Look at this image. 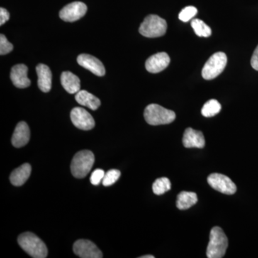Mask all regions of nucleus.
Returning <instances> with one entry per match:
<instances>
[{"label": "nucleus", "mask_w": 258, "mask_h": 258, "mask_svg": "<svg viewBox=\"0 0 258 258\" xmlns=\"http://www.w3.org/2000/svg\"><path fill=\"white\" fill-rule=\"evenodd\" d=\"M18 243L32 257L45 258L48 253L45 244L32 232H25L19 236Z\"/></svg>", "instance_id": "obj_1"}, {"label": "nucleus", "mask_w": 258, "mask_h": 258, "mask_svg": "<svg viewBox=\"0 0 258 258\" xmlns=\"http://www.w3.org/2000/svg\"><path fill=\"white\" fill-rule=\"evenodd\" d=\"M228 247V239L220 227H214L210 232V242L207 249L208 258L224 257Z\"/></svg>", "instance_id": "obj_2"}, {"label": "nucleus", "mask_w": 258, "mask_h": 258, "mask_svg": "<svg viewBox=\"0 0 258 258\" xmlns=\"http://www.w3.org/2000/svg\"><path fill=\"white\" fill-rule=\"evenodd\" d=\"M144 118L149 125L169 124L176 118V113L158 104H150L145 108Z\"/></svg>", "instance_id": "obj_3"}, {"label": "nucleus", "mask_w": 258, "mask_h": 258, "mask_svg": "<svg viewBox=\"0 0 258 258\" xmlns=\"http://www.w3.org/2000/svg\"><path fill=\"white\" fill-rule=\"evenodd\" d=\"M94 162L95 157L92 152L88 150L81 151L74 156L71 161V173L75 177L83 179L91 170Z\"/></svg>", "instance_id": "obj_4"}, {"label": "nucleus", "mask_w": 258, "mask_h": 258, "mask_svg": "<svg viewBox=\"0 0 258 258\" xmlns=\"http://www.w3.org/2000/svg\"><path fill=\"white\" fill-rule=\"evenodd\" d=\"M167 23L164 19L156 15H150L141 24L139 32L144 37L154 38L165 35Z\"/></svg>", "instance_id": "obj_5"}, {"label": "nucleus", "mask_w": 258, "mask_h": 258, "mask_svg": "<svg viewBox=\"0 0 258 258\" xmlns=\"http://www.w3.org/2000/svg\"><path fill=\"white\" fill-rule=\"evenodd\" d=\"M227 62V57L225 52H217L208 59L204 66L202 76L205 80H212L223 72Z\"/></svg>", "instance_id": "obj_6"}, {"label": "nucleus", "mask_w": 258, "mask_h": 258, "mask_svg": "<svg viewBox=\"0 0 258 258\" xmlns=\"http://www.w3.org/2000/svg\"><path fill=\"white\" fill-rule=\"evenodd\" d=\"M208 184L214 189L225 195H234L237 191L235 183L228 177L222 174H210L208 178Z\"/></svg>", "instance_id": "obj_7"}, {"label": "nucleus", "mask_w": 258, "mask_h": 258, "mask_svg": "<svg viewBox=\"0 0 258 258\" xmlns=\"http://www.w3.org/2000/svg\"><path fill=\"white\" fill-rule=\"evenodd\" d=\"M87 10V6L84 3L81 2H74L64 6L60 10L59 15L63 21L72 23L82 18L86 15Z\"/></svg>", "instance_id": "obj_8"}, {"label": "nucleus", "mask_w": 258, "mask_h": 258, "mask_svg": "<svg viewBox=\"0 0 258 258\" xmlns=\"http://www.w3.org/2000/svg\"><path fill=\"white\" fill-rule=\"evenodd\" d=\"M71 119L75 126L81 130H91L96 125L92 115L80 107H76L71 111Z\"/></svg>", "instance_id": "obj_9"}, {"label": "nucleus", "mask_w": 258, "mask_h": 258, "mask_svg": "<svg viewBox=\"0 0 258 258\" xmlns=\"http://www.w3.org/2000/svg\"><path fill=\"white\" fill-rule=\"evenodd\" d=\"M74 252L82 258H102L103 254L98 247L91 241L79 240L74 244Z\"/></svg>", "instance_id": "obj_10"}, {"label": "nucleus", "mask_w": 258, "mask_h": 258, "mask_svg": "<svg viewBox=\"0 0 258 258\" xmlns=\"http://www.w3.org/2000/svg\"><path fill=\"white\" fill-rule=\"evenodd\" d=\"M170 57L166 52H158L149 57L146 61V69L152 74H158L166 69L170 63Z\"/></svg>", "instance_id": "obj_11"}, {"label": "nucleus", "mask_w": 258, "mask_h": 258, "mask_svg": "<svg viewBox=\"0 0 258 258\" xmlns=\"http://www.w3.org/2000/svg\"><path fill=\"white\" fill-rule=\"evenodd\" d=\"M77 62L84 69L91 71L97 76H103L106 74V69L101 60L94 56L88 54H81L78 57Z\"/></svg>", "instance_id": "obj_12"}, {"label": "nucleus", "mask_w": 258, "mask_h": 258, "mask_svg": "<svg viewBox=\"0 0 258 258\" xmlns=\"http://www.w3.org/2000/svg\"><path fill=\"white\" fill-rule=\"evenodd\" d=\"M28 67L24 64H18L13 67L10 79L15 87L25 88L30 86L31 82L28 77Z\"/></svg>", "instance_id": "obj_13"}, {"label": "nucleus", "mask_w": 258, "mask_h": 258, "mask_svg": "<svg viewBox=\"0 0 258 258\" xmlns=\"http://www.w3.org/2000/svg\"><path fill=\"white\" fill-rule=\"evenodd\" d=\"M182 143L186 148L203 149L205 146V139L203 132L187 128L183 136Z\"/></svg>", "instance_id": "obj_14"}, {"label": "nucleus", "mask_w": 258, "mask_h": 258, "mask_svg": "<svg viewBox=\"0 0 258 258\" xmlns=\"http://www.w3.org/2000/svg\"><path fill=\"white\" fill-rule=\"evenodd\" d=\"M30 131L25 122L21 121L17 125L12 138V144L16 148H21L26 145L30 141Z\"/></svg>", "instance_id": "obj_15"}, {"label": "nucleus", "mask_w": 258, "mask_h": 258, "mask_svg": "<svg viewBox=\"0 0 258 258\" xmlns=\"http://www.w3.org/2000/svg\"><path fill=\"white\" fill-rule=\"evenodd\" d=\"M36 72L38 76V87L44 93L50 91L52 87V73L48 66L45 64H37Z\"/></svg>", "instance_id": "obj_16"}, {"label": "nucleus", "mask_w": 258, "mask_h": 258, "mask_svg": "<svg viewBox=\"0 0 258 258\" xmlns=\"http://www.w3.org/2000/svg\"><path fill=\"white\" fill-rule=\"evenodd\" d=\"M60 81L62 87L70 94L77 93L81 89L79 78L69 71H66L61 74Z\"/></svg>", "instance_id": "obj_17"}, {"label": "nucleus", "mask_w": 258, "mask_h": 258, "mask_svg": "<svg viewBox=\"0 0 258 258\" xmlns=\"http://www.w3.org/2000/svg\"><path fill=\"white\" fill-rule=\"evenodd\" d=\"M31 171V166L28 163H25L20 167L15 169L12 172L10 177L12 184L15 186H20L25 184L30 177Z\"/></svg>", "instance_id": "obj_18"}, {"label": "nucleus", "mask_w": 258, "mask_h": 258, "mask_svg": "<svg viewBox=\"0 0 258 258\" xmlns=\"http://www.w3.org/2000/svg\"><path fill=\"white\" fill-rule=\"evenodd\" d=\"M76 100L80 105L88 107L93 111H96L101 106L99 98L86 91H80L76 93Z\"/></svg>", "instance_id": "obj_19"}, {"label": "nucleus", "mask_w": 258, "mask_h": 258, "mask_svg": "<svg viewBox=\"0 0 258 258\" xmlns=\"http://www.w3.org/2000/svg\"><path fill=\"white\" fill-rule=\"evenodd\" d=\"M198 198L196 193L191 191H181L176 200V207L179 210H188L198 203Z\"/></svg>", "instance_id": "obj_20"}, {"label": "nucleus", "mask_w": 258, "mask_h": 258, "mask_svg": "<svg viewBox=\"0 0 258 258\" xmlns=\"http://www.w3.org/2000/svg\"><path fill=\"white\" fill-rule=\"evenodd\" d=\"M221 109V104L217 100H210L206 103H205L203 108H202V114L203 116L210 118V117L215 116V115L218 114Z\"/></svg>", "instance_id": "obj_21"}, {"label": "nucleus", "mask_w": 258, "mask_h": 258, "mask_svg": "<svg viewBox=\"0 0 258 258\" xmlns=\"http://www.w3.org/2000/svg\"><path fill=\"white\" fill-rule=\"evenodd\" d=\"M191 25L195 34L199 37H208L212 35L211 28L200 19H194Z\"/></svg>", "instance_id": "obj_22"}, {"label": "nucleus", "mask_w": 258, "mask_h": 258, "mask_svg": "<svg viewBox=\"0 0 258 258\" xmlns=\"http://www.w3.org/2000/svg\"><path fill=\"white\" fill-rule=\"evenodd\" d=\"M171 184L170 180L166 177H161L157 179L153 184L152 189L154 193L157 195H161L171 189Z\"/></svg>", "instance_id": "obj_23"}, {"label": "nucleus", "mask_w": 258, "mask_h": 258, "mask_svg": "<svg viewBox=\"0 0 258 258\" xmlns=\"http://www.w3.org/2000/svg\"><path fill=\"white\" fill-rule=\"evenodd\" d=\"M120 176V171L118 169H111L107 171L104 178L102 181V184L105 186H111L118 181Z\"/></svg>", "instance_id": "obj_24"}, {"label": "nucleus", "mask_w": 258, "mask_h": 258, "mask_svg": "<svg viewBox=\"0 0 258 258\" xmlns=\"http://www.w3.org/2000/svg\"><path fill=\"white\" fill-rule=\"evenodd\" d=\"M198 9L195 7L188 6L180 12L179 19L184 23L189 21L197 15Z\"/></svg>", "instance_id": "obj_25"}, {"label": "nucleus", "mask_w": 258, "mask_h": 258, "mask_svg": "<svg viewBox=\"0 0 258 258\" xmlns=\"http://www.w3.org/2000/svg\"><path fill=\"white\" fill-rule=\"evenodd\" d=\"M13 50V44L8 41L4 35H0V55H4L10 53Z\"/></svg>", "instance_id": "obj_26"}, {"label": "nucleus", "mask_w": 258, "mask_h": 258, "mask_svg": "<svg viewBox=\"0 0 258 258\" xmlns=\"http://www.w3.org/2000/svg\"><path fill=\"white\" fill-rule=\"evenodd\" d=\"M105 171L103 169H97L96 170L93 171L92 174H91V178H90V181H91V184L97 186L99 185L100 183L103 181V178H104Z\"/></svg>", "instance_id": "obj_27"}, {"label": "nucleus", "mask_w": 258, "mask_h": 258, "mask_svg": "<svg viewBox=\"0 0 258 258\" xmlns=\"http://www.w3.org/2000/svg\"><path fill=\"white\" fill-rule=\"evenodd\" d=\"M10 19V13L5 8H0V25H3Z\"/></svg>", "instance_id": "obj_28"}, {"label": "nucleus", "mask_w": 258, "mask_h": 258, "mask_svg": "<svg viewBox=\"0 0 258 258\" xmlns=\"http://www.w3.org/2000/svg\"><path fill=\"white\" fill-rule=\"evenodd\" d=\"M251 66L256 71H258V45L253 52L251 58Z\"/></svg>", "instance_id": "obj_29"}, {"label": "nucleus", "mask_w": 258, "mask_h": 258, "mask_svg": "<svg viewBox=\"0 0 258 258\" xmlns=\"http://www.w3.org/2000/svg\"><path fill=\"white\" fill-rule=\"evenodd\" d=\"M140 258H154V255H152V254H148V255L142 256V257H139Z\"/></svg>", "instance_id": "obj_30"}]
</instances>
